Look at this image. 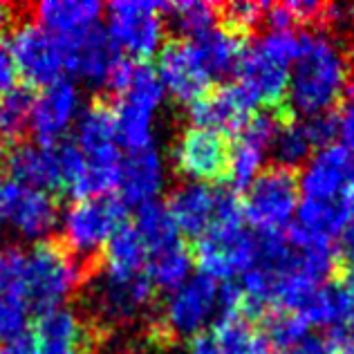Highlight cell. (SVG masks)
Returning <instances> with one entry per match:
<instances>
[{"instance_id":"6da1fadb","label":"cell","mask_w":354,"mask_h":354,"mask_svg":"<svg viewBox=\"0 0 354 354\" xmlns=\"http://www.w3.org/2000/svg\"><path fill=\"white\" fill-rule=\"evenodd\" d=\"M352 63L337 36L328 30H314L298 36V57L290 72L292 113L314 117L341 104L350 92Z\"/></svg>"},{"instance_id":"7a4b0ae2","label":"cell","mask_w":354,"mask_h":354,"mask_svg":"<svg viewBox=\"0 0 354 354\" xmlns=\"http://www.w3.org/2000/svg\"><path fill=\"white\" fill-rule=\"evenodd\" d=\"M258 260V236L247 231L242 200L234 191H218L216 218L198 238L193 263L211 281H234Z\"/></svg>"},{"instance_id":"3957f363","label":"cell","mask_w":354,"mask_h":354,"mask_svg":"<svg viewBox=\"0 0 354 354\" xmlns=\"http://www.w3.org/2000/svg\"><path fill=\"white\" fill-rule=\"evenodd\" d=\"M296 57L298 36L294 32L269 30L242 52L236 83L267 110H292L287 92H290V72Z\"/></svg>"},{"instance_id":"277c9868","label":"cell","mask_w":354,"mask_h":354,"mask_svg":"<svg viewBox=\"0 0 354 354\" xmlns=\"http://www.w3.org/2000/svg\"><path fill=\"white\" fill-rule=\"evenodd\" d=\"M88 278V267L59 240L48 238L25 251V296L30 314L59 310Z\"/></svg>"},{"instance_id":"5b68a950","label":"cell","mask_w":354,"mask_h":354,"mask_svg":"<svg viewBox=\"0 0 354 354\" xmlns=\"http://www.w3.org/2000/svg\"><path fill=\"white\" fill-rule=\"evenodd\" d=\"M126 222V204L115 195L74 200L61 220V238H57L70 254L95 274L101 263V251Z\"/></svg>"},{"instance_id":"8992f818","label":"cell","mask_w":354,"mask_h":354,"mask_svg":"<svg viewBox=\"0 0 354 354\" xmlns=\"http://www.w3.org/2000/svg\"><path fill=\"white\" fill-rule=\"evenodd\" d=\"M298 177L283 166H269L247 186L242 198L245 220L260 234H283L298 209Z\"/></svg>"},{"instance_id":"52a82bcc","label":"cell","mask_w":354,"mask_h":354,"mask_svg":"<svg viewBox=\"0 0 354 354\" xmlns=\"http://www.w3.org/2000/svg\"><path fill=\"white\" fill-rule=\"evenodd\" d=\"M164 3L119 0L108 5V36L130 61L142 63L162 50Z\"/></svg>"},{"instance_id":"ba28073f","label":"cell","mask_w":354,"mask_h":354,"mask_svg":"<svg viewBox=\"0 0 354 354\" xmlns=\"http://www.w3.org/2000/svg\"><path fill=\"white\" fill-rule=\"evenodd\" d=\"M7 45L14 54L25 88L43 90L63 79L65 57L61 39L41 27L34 18H21L14 25L12 41Z\"/></svg>"},{"instance_id":"9c48e42d","label":"cell","mask_w":354,"mask_h":354,"mask_svg":"<svg viewBox=\"0 0 354 354\" xmlns=\"http://www.w3.org/2000/svg\"><path fill=\"white\" fill-rule=\"evenodd\" d=\"M218 307V285L209 276H191L166 298L155 339L177 341L200 334Z\"/></svg>"},{"instance_id":"30bf717a","label":"cell","mask_w":354,"mask_h":354,"mask_svg":"<svg viewBox=\"0 0 354 354\" xmlns=\"http://www.w3.org/2000/svg\"><path fill=\"white\" fill-rule=\"evenodd\" d=\"M0 222L25 240H48L59 225V202L52 193L21 182H0Z\"/></svg>"},{"instance_id":"8fae6325","label":"cell","mask_w":354,"mask_h":354,"mask_svg":"<svg viewBox=\"0 0 354 354\" xmlns=\"http://www.w3.org/2000/svg\"><path fill=\"white\" fill-rule=\"evenodd\" d=\"M175 169L191 182H225L231 164V142L207 128H186L173 148Z\"/></svg>"},{"instance_id":"7c38bea8","label":"cell","mask_w":354,"mask_h":354,"mask_svg":"<svg viewBox=\"0 0 354 354\" xmlns=\"http://www.w3.org/2000/svg\"><path fill=\"white\" fill-rule=\"evenodd\" d=\"M256 101L238 83H220L209 88L189 108L195 128H207L220 135H238L256 115Z\"/></svg>"},{"instance_id":"4fadbf2b","label":"cell","mask_w":354,"mask_h":354,"mask_svg":"<svg viewBox=\"0 0 354 354\" xmlns=\"http://www.w3.org/2000/svg\"><path fill=\"white\" fill-rule=\"evenodd\" d=\"M157 77L164 90H169L177 101L193 104L209 90L211 74L202 61L198 45L186 39H171L162 45Z\"/></svg>"},{"instance_id":"5bb4252c","label":"cell","mask_w":354,"mask_h":354,"mask_svg":"<svg viewBox=\"0 0 354 354\" xmlns=\"http://www.w3.org/2000/svg\"><path fill=\"white\" fill-rule=\"evenodd\" d=\"M354 186L352 155L341 144H328L319 148L298 180L303 200L337 202Z\"/></svg>"},{"instance_id":"9a60e30c","label":"cell","mask_w":354,"mask_h":354,"mask_svg":"<svg viewBox=\"0 0 354 354\" xmlns=\"http://www.w3.org/2000/svg\"><path fill=\"white\" fill-rule=\"evenodd\" d=\"M25 296V251L0 247V343L25 337L30 325Z\"/></svg>"},{"instance_id":"2e32d148","label":"cell","mask_w":354,"mask_h":354,"mask_svg":"<svg viewBox=\"0 0 354 354\" xmlns=\"http://www.w3.org/2000/svg\"><path fill=\"white\" fill-rule=\"evenodd\" d=\"M63 57H65V72L72 77H79L83 81H90L95 86H106L110 79V72L117 65V61L124 57L110 36L101 27L61 39Z\"/></svg>"},{"instance_id":"e0dca14e","label":"cell","mask_w":354,"mask_h":354,"mask_svg":"<svg viewBox=\"0 0 354 354\" xmlns=\"http://www.w3.org/2000/svg\"><path fill=\"white\" fill-rule=\"evenodd\" d=\"M79 90L74 86V81L61 79L52 86L43 88L39 95L34 97L32 119L30 128L34 133L36 144L54 146L59 144L63 135L68 133V128L74 124L79 113Z\"/></svg>"},{"instance_id":"ac0fdd59","label":"cell","mask_w":354,"mask_h":354,"mask_svg":"<svg viewBox=\"0 0 354 354\" xmlns=\"http://www.w3.org/2000/svg\"><path fill=\"white\" fill-rule=\"evenodd\" d=\"M155 287L146 274L110 276L104 272L95 287V310L101 319L113 323H126L137 319L153 303Z\"/></svg>"},{"instance_id":"d6986e66","label":"cell","mask_w":354,"mask_h":354,"mask_svg":"<svg viewBox=\"0 0 354 354\" xmlns=\"http://www.w3.org/2000/svg\"><path fill=\"white\" fill-rule=\"evenodd\" d=\"M5 171L9 180L21 182L39 191H61V169L57 144L43 146L36 142H16L7 148Z\"/></svg>"},{"instance_id":"ffe728a7","label":"cell","mask_w":354,"mask_h":354,"mask_svg":"<svg viewBox=\"0 0 354 354\" xmlns=\"http://www.w3.org/2000/svg\"><path fill=\"white\" fill-rule=\"evenodd\" d=\"M164 186V164L155 146H148L144 151L128 153L121 162L119 173V200L126 207H144L155 202Z\"/></svg>"},{"instance_id":"44dd1931","label":"cell","mask_w":354,"mask_h":354,"mask_svg":"<svg viewBox=\"0 0 354 354\" xmlns=\"http://www.w3.org/2000/svg\"><path fill=\"white\" fill-rule=\"evenodd\" d=\"M216 200L218 191L209 189L207 184L186 182L169 195L166 209L180 234L200 238L216 218Z\"/></svg>"},{"instance_id":"7402d4cb","label":"cell","mask_w":354,"mask_h":354,"mask_svg":"<svg viewBox=\"0 0 354 354\" xmlns=\"http://www.w3.org/2000/svg\"><path fill=\"white\" fill-rule=\"evenodd\" d=\"M104 5L95 0H45L32 7V18L59 39L77 36L99 25Z\"/></svg>"},{"instance_id":"603a6c76","label":"cell","mask_w":354,"mask_h":354,"mask_svg":"<svg viewBox=\"0 0 354 354\" xmlns=\"http://www.w3.org/2000/svg\"><path fill=\"white\" fill-rule=\"evenodd\" d=\"M36 354H70L86 346V323L68 307L36 316L30 330Z\"/></svg>"},{"instance_id":"cb8c5ba5","label":"cell","mask_w":354,"mask_h":354,"mask_svg":"<svg viewBox=\"0 0 354 354\" xmlns=\"http://www.w3.org/2000/svg\"><path fill=\"white\" fill-rule=\"evenodd\" d=\"M99 269H104L110 276H135L146 274V247L139 238L137 229L124 222L101 251Z\"/></svg>"},{"instance_id":"d4e9b609","label":"cell","mask_w":354,"mask_h":354,"mask_svg":"<svg viewBox=\"0 0 354 354\" xmlns=\"http://www.w3.org/2000/svg\"><path fill=\"white\" fill-rule=\"evenodd\" d=\"M209 334L220 354H274L254 321L240 314H222Z\"/></svg>"},{"instance_id":"484cf974","label":"cell","mask_w":354,"mask_h":354,"mask_svg":"<svg viewBox=\"0 0 354 354\" xmlns=\"http://www.w3.org/2000/svg\"><path fill=\"white\" fill-rule=\"evenodd\" d=\"M193 254L186 242H177L173 247L146 256V276L155 290L173 292L191 278Z\"/></svg>"},{"instance_id":"4316f807","label":"cell","mask_w":354,"mask_h":354,"mask_svg":"<svg viewBox=\"0 0 354 354\" xmlns=\"http://www.w3.org/2000/svg\"><path fill=\"white\" fill-rule=\"evenodd\" d=\"M198 45V50L202 54V61L207 65V70L213 77H227V74H236L238 63L242 52H245L247 43L242 36H236L222 27H213L204 36L193 41Z\"/></svg>"},{"instance_id":"83f0119b","label":"cell","mask_w":354,"mask_h":354,"mask_svg":"<svg viewBox=\"0 0 354 354\" xmlns=\"http://www.w3.org/2000/svg\"><path fill=\"white\" fill-rule=\"evenodd\" d=\"M133 227L137 229L139 238L144 240L146 256L182 242L180 231H177L169 209H166V204H160V202H151V204L139 207L137 220Z\"/></svg>"},{"instance_id":"f1b7e54d","label":"cell","mask_w":354,"mask_h":354,"mask_svg":"<svg viewBox=\"0 0 354 354\" xmlns=\"http://www.w3.org/2000/svg\"><path fill=\"white\" fill-rule=\"evenodd\" d=\"M164 12L169 14V23L177 34L175 39L195 41L218 23V5L200 3V0L164 5Z\"/></svg>"},{"instance_id":"f546056e","label":"cell","mask_w":354,"mask_h":354,"mask_svg":"<svg viewBox=\"0 0 354 354\" xmlns=\"http://www.w3.org/2000/svg\"><path fill=\"white\" fill-rule=\"evenodd\" d=\"M314 148L316 146L312 142L305 121H298L296 117H292V119H287L285 124H281L269 151L274 155L276 166L294 171V166L310 160Z\"/></svg>"},{"instance_id":"4dcf8cb0","label":"cell","mask_w":354,"mask_h":354,"mask_svg":"<svg viewBox=\"0 0 354 354\" xmlns=\"http://www.w3.org/2000/svg\"><path fill=\"white\" fill-rule=\"evenodd\" d=\"M263 339L274 352H287L294 348L296 343H301L307 334H310V325L305 319L296 312H285V310H272L263 316Z\"/></svg>"},{"instance_id":"1f68e13d","label":"cell","mask_w":354,"mask_h":354,"mask_svg":"<svg viewBox=\"0 0 354 354\" xmlns=\"http://www.w3.org/2000/svg\"><path fill=\"white\" fill-rule=\"evenodd\" d=\"M34 90L18 86L0 97V135L7 139H21L30 128Z\"/></svg>"},{"instance_id":"d6a6232c","label":"cell","mask_w":354,"mask_h":354,"mask_svg":"<svg viewBox=\"0 0 354 354\" xmlns=\"http://www.w3.org/2000/svg\"><path fill=\"white\" fill-rule=\"evenodd\" d=\"M267 148L256 144L254 139L245 135H236V142L231 144V164H229V177L227 180L236 186V189H247L263 171Z\"/></svg>"},{"instance_id":"836d02e7","label":"cell","mask_w":354,"mask_h":354,"mask_svg":"<svg viewBox=\"0 0 354 354\" xmlns=\"http://www.w3.org/2000/svg\"><path fill=\"white\" fill-rule=\"evenodd\" d=\"M265 5L260 3H227L218 5V21L222 23V30H227L236 36H247L263 23Z\"/></svg>"},{"instance_id":"e575fe53","label":"cell","mask_w":354,"mask_h":354,"mask_svg":"<svg viewBox=\"0 0 354 354\" xmlns=\"http://www.w3.org/2000/svg\"><path fill=\"white\" fill-rule=\"evenodd\" d=\"M337 115V135L341 137V146L350 155H354V92H348V97L339 104Z\"/></svg>"},{"instance_id":"d590c367","label":"cell","mask_w":354,"mask_h":354,"mask_svg":"<svg viewBox=\"0 0 354 354\" xmlns=\"http://www.w3.org/2000/svg\"><path fill=\"white\" fill-rule=\"evenodd\" d=\"M18 81H21V74H18L14 54L5 41H0V97L18 88Z\"/></svg>"},{"instance_id":"8d00e7d4","label":"cell","mask_w":354,"mask_h":354,"mask_svg":"<svg viewBox=\"0 0 354 354\" xmlns=\"http://www.w3.org/2000/svg\"><path fill=\"white\" fill-rule=\"evenodd\" d=\"M330 346L334 354H354V323L330 332Z\"/></svg>"},{"instance_id":"74e56055","label":"cell","mask_w":354,"mask_h":354,"mask_svg":"<svg viewBox=\"0 0 354 354\" xmlns=\"http://www.w3.org/2000/svg\"><path fill=\"white\" fill-rule=\"evenodd\" d=\"M283 354H334V350H332L328 339L310 337V334H307V337L301 343H296L294 348H290V350L283 352Z\"/></svg>"},{"instance_id":"f35d334b","label":"cell","mask_w":354,"mask_h":354,"mask_svg":"<svg viewBox=\"0 0 354 354\" xmlns=\"http://www.w3.org/2000/svg\"><path fill=\"white\" fill-rule=\"evenodd\" d=\"M189 354H220V352L211 334L200 332L193 339H189Z\"/></svg>"},{"instance_id":"ab89813d","label":"cell","mask_w":354,"mask_h":354,"mask_svg":"<svg viewBox=\"0 0 354 354\" xmlns=\"http://www.w3.org/2000/svg\"><path fill=\"white\" fill-rule=\"evenodd\" d=\"M0 354H36V346L30 337V332L25 337L9 341V343H0Z\"/></svg>"},{"instance_id":"60d3db41","label":"cell","mask_w":354,"mask_h":354,"mask_svg":"<svg viewBox=\"0 0 354 354\" xmlns=\"http://www.w3.org/2000/svg\"><path fill=\"white\" fill-rule=\"evenodd\" d=\"M343 209H346V222H354V186L343 195Z\"/></svg>"},{"instance_id":"b9f144b4","label":"cell","mask_w":354,"mask_h":354,"mask_svg":"<svg viewBox=\"0 0 354 354\" xmlns=\"http://www.w3.org/2000/svg\"><path fill=\"white\" fill-rule=\"evenodd\" d=\"M339 283H343L348 287V290L354 294V267H346L343 269V274H341V278H339Z\"/></svg>"},{"instance_id":"7bdbcfd3","label":"cell","mask_w":354,"mask_h":354,"mask_svg":"<svg viewBox=\"0 0 354 354\" xmlns=\"http://www.w3.org/2000/svg\"><path fill=\"white\" fill-rule=\"evenodd\" d=\"M9 23H12V7L0 3V34H3V30Z\"/></svg>"},{"instance_id":"ee69618b","label":"cell","mask_w":354,"mask_h":354,"mask_svg":"<svg viewBox=\"0 0 354 354\" xmlns=\"http://www.w3.org/2000/svg\"><path fill=\"white\" fill-rule=\"evenodd\" d=\"M5 157H7V146L3 144V139H0V173L5 171Z\"/></svg>"},{"instance_id":"f6af8a7d","label":"cell","mask_w":354,"mask_h":354,"mask_svg":"<svg viewBox=\"0 0 354 354\" xmlns=\"http://www.w3.org/2000/svg\"><path fill=\"white\" fill-rule=\"evenodd\" d=\"M350 27H352V41H354V12H352V18H350Z\"/></svg>"}]
</instances>
